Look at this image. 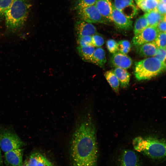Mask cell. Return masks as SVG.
Returning <instances> with one entry per match:
<instances>
[{"instance_id":"cell-1","label":"cell","mask_w":166,"mask_h":166,"mask_svg":"<svg viewBox=\"0 0 166 166\" xmlns=\"http://www.w3.org/2000/svg\"><path fill=\"white\" fill-rule=\"evenodd\" d=\"M98 150L95 127L82 124L74 128L69 141L71 166H96Z\"/></svg>"},{"instance_id":"cell-2","label":"cell","mask_w":166,"mask_h":166,"mask_svg":"<svg viewBox=\"0 0 166 166\" xmlns=\"http://www.w3.org/2000/svg\"><path fill=\"white\" fill-rule=\"evenodd\" d=\"M31 6L30 0H14L4 14L7 30L15 31L23 26L27 19Z\"/></svg>"},{"instance_id":"cell-3","label":"cell","mask_w":166,"mask_h":166,"mask_svg":"<svg viewBox=\"0 0 166 166\" xmlns=\"http://www.w3.org/2000/svg\"><path fill=\"white\" fill-rule=\"evenodd\" d=\"M165 69L166 67L158 59L154 57H149L135 63L134 74L138 81L148 80Z\"/></svg>"},{"instance_id":"cell-4","label":"cell","mask_w":166,"mask_h":166,"mask_svg":"<svg viewBox=\"0 0 166 166\" xmlns=\"http://www.w3.org/2000/svg\"><path fill=\"white\" fill-rule=\"evenodd\" d=\"M24 145V142L12 128L0 125V148L3 152L21 148Z\"/></svg>"},{"instance_id":"cell-5","label":"cell","mask_w":166,"mask_h":166,"mask_svg":"<svg viewBox=\"0 0 166 166\" xmlns=\"http://www.w3.org/2000/svg\"><path fill=\"white\" fill-rule=\"evenodd\" d=\"M146 148L144 151L145 154L154 159H166V142L156 139H147Z\"/></svg>"},{"instance_id":"cell-6","label":"cell","mask_w":166,"mask_h":166,"mask_svg":"<svg viewBox=\"0 0 166 166\" xmlns=\"http://www.w3.org/2000/svg\"><path fill=\"white\" fill-rule=\"evenodd\" d=\"M76 11L77 16L80 20L92 24H105L107 22L101 16L95 5Z\"/></svg>"},{"instance_id":"cell-7","label":"cell","mask_w":166,"mask_h":166,"mask_svg":"<svg viewBox=\"0 0 166 166\" xmlns=\"http://www.w3.org/2000/svg\"><path fill=\"white\" fill-rule=\"evenodd\" d=\"M159 32L156 27L148 26L133 37L132 44L137 46L144 44L155 41Z\"/></svg>"},{"instance_id":"cell-8","label":"cell","mask_w":166,"mask_h":166,"mask_svg":"<svg viewBox=\"0 0 166 166\" xmlns=\"http://www.w3.org/2000/svg\"><path fill=\"white\" fill-rule=\"evenodd\" d=\"M113 5L129 19L133 18L137 13V9L133 0H114Z\"/></svg>"},{"instance_id":"cell-9","label":"cell","mask_w":166,"mask_h":166,"mask_svg":"<svg viewBox=\"0 0 166 166\" xmlns=\"http://www.w3.org/2000/svg\"><path fill=\"white\" fill-rule=\"evenodd\" d=\"M112 22L118 28L123 30H131L132 27V22L113 6L112 15Z\"/></svg>"},{"instance_id":"cell-10","label":"cell","mask_w":166,"mask_h":166,"mask_svg":"<svg viewBox=\"0 0 166 166\" xmlns=\"http://www.w3.org/2000/svg\"><path fill=\"white\" fill-rule=\"evenodd\" d=\"M24 162L26 166H54L44 155L38 151L32 152Z\"/></svg>"},{"instance_id":"cell-11","label":"cell","mask_w":166,"mask_h":166,"mask_svg":"<svg viewBox=\"0 0 166 166\" xmlns=\"http://www.w3.org/2000/svg\"><path fill=\"white\" fill-rule=\"evenodd\" d=\"M24 149L19 148L5 152L4 163L6 166H21L23 164Z\"/></svg>"},{"instance_id":"cell-12","label":"cell","mask_w":166,"mask_h":166,"mask_svg":"<svg viewBox=\"0 0 166 166\" xmlns=\"http://www.w3.org/2000/svg\"><path fill=\"white\" fill-rule=\"evenodd\" d=\"M110 62L111 65L115 68L126 69L131 67L132 61V58L126 54L117 52L113 54Z\"/></svg>"},{"instance_id":"cell-13","label":"cell","mask_w":166,"mask_h":166,"mask_svg":"<svg viewBox=\"0 0 166 166\" xmlns=\"http://www.w3.org/2000/svg\"><path fill=\"white\" fill-rule=\"evenodd\" d=\"M95 5L101 16L107 21L112 22L113 5L110 0H97Z\"/></svg>"},{"instance_id":"cell-14","label":"cell","mask_w":166,"mask_h":166,"mask_svg":"<svg viewBox=\"0 0 166 166\" xmlns=\"http://www.w3.org/2000/svg\"><path fill=\"white\" fill-rule=\"evenodd\" d=\"M74 27L77 37L92 36L97 33L96 28L92 23L80 20L76 22Z\"/></svg>"},{"instance_id":"cell-15","label":"cell","mask_w":166,"mask_h":166,"mask_svg":"<svg viewBox=\"0 0 166 166\" xmlns=\"http://www.w3.org/2000/svg\"><path fill=\"white\" fill-rule=\"evenodd\" d=\"M136 47V52L138 55L142 57H154L158 48L155 41Z\"/></svg>"},{"instance_id":"cell-16","label":"cell","mask_w":166,"mask_h":166,"mask_svg":"<svg viewBox=\"0 0 166 166\" xmlns=\"http://www.w3.org/2000/svg\"><path fill=\"white\" fill-rule=\"evenodd\" d=\"M138 159L135 152L131 150H124L122 153L121 166H138Z\"/></svg>"},{"instance_id":"cell-17","label":"cell","mask_w":166,"mask_h":166,"mask_svg":"<svg viewBox=\"0 0 166 166\" xmlns=\"http://www.w3.org/2000/svg\"><path fill=\"white\" fill-rule=\"evenodd\" d=\"M106 61L105 50L101 47H97L95 49L91 63L103 68Z\"/></svg>"},{"instance_id":"cell-18","label":"cell","mask_w":166,"mask_h":166,"mask_svg":"<svg viewBox=\"0 0 166 166\" xmlns=\"http://www.w3.org/2000/svg\"><path fill=\"white\" fill-rule=\"evenodd\" d=\"M118 79L121 86L126 88L129 85L130 74L126 69L120 68H115L113 70Z\"/></svg>"},{"instance_id":"cell-19","label":"cell","mask_w":166,"mask_h":166,"mask_svg":"<svg viewBox=\"0 0 166 166\" xmlns=\"http://www.w3.org/2000/svg\"><path fill=\"white\" fill-rule=\"evenodd\" d=\"M144 16L147 20L149 26L156 27L158 24L163 20L164 16L156 10L145 13Z\"/></svg>"},{"instance_id":"cell-20","label":"cell","mask_w":166,"mask_h":166,"mask_svg":"<svg viewBox=\"0 0 166 166\" xmlns=\"http://www.w3.org/2000/svg\"><path fill=\"white\" fill-rule=\"evenodd\" d=\"M95 49L93 46H78L77 51L81 58L84 61L91 62Z\"/></svg>"},{"instance_id":"cell-21","label":"cell","mask_w":166,"mask_h":166,"mask_svg":"<svg viewBox=\"0 0 166 166\" xmlns=\"http://www.w3.org/2000/svg\"><path fill=\"white\" fill-rule=\"evenodd\" d=\"M159 0H141L136 4L145 13L156 10Z\"/></svg>"},{"instance_id":"cell-22","label":"cell","mask_w":166,"mask_h":166,"mask_svg":"<svg viewBox=\"0 0 166 166\" xmlns=\"http://www.w3.org/2000/svg\"><path fill=\"white\" fill-rule=\"evenodd\" d=\"M104 76L113 91L118 93L119 91L120 82L113 71L110 70L106 71Z\"/></svg>"},{"instance_id":"cell-23","label":"cell","mask_w":166,"mask_h":166,"mask_svg":"<svg viewBox=\"0 0 166 166\" xmlns=\"http://www.w3.org/2000/svg\"><path fill=\"white\" fill-rule=\"evenodd\" d=\"M148 26L147 20L143 15L141 16L136 20L134 26L133 32L136 35Z\"/></svg>"},{"instance_id":"cell-24","label":"cell","mask_w":166,"mask_h":166,"mask_svg":"<svg viewBox=\"0 0 166 166\" xmlns=\"http://www.w3.org/2000/svg\"><path fill=\"white\" fill-rule=\"evenodd\" d=\"M97 0H73L72 7L77 10L82 8L95 4Z\"/></svg>"},{"instance_id":"cell-25","label":"cell","mask_w":166,"mask_h":166,"mask_svg":"<svg viewBox=\"0 0 166 166\" xmlns=\"http://www.w3.org/2000/svg\"><path fill=\"white\" fill-rule=\"evenodd\" d=\"M147 142L146 140L141 137L135 138L133 141V145L134 149L138 152L144 151L145 150Z\"/></svg>"},{"instance_id":"cell-26","label":"cell","mask_w":166,"mask_h":166,"mask_svg":"<svg viewBox=\"0 0 166 166\" xmlns=\"http://www.w3.org/2000/svg\"><path fill=\"white\" fill-rule=\"evenodd\" d=\"M131 45L127 40H121L117 42V52L127 54L131 49Z\"/></svg>"},{"instance_id":"cell-27","label":"cell","mask_w":166,"mask_h":166,"mask_svg":"<svg viewBox=\"0 0 166 166\" xmlns=\"http://www.w3.org/2000/svg\"><path fill=\"white\" fill-rule=\"evenodd\" d=\"M155 42L158 48L166 49V33L159 32Z\"/></svg>"},{"instance_id":"cell-28","label":"cell","mask_w":166,"mask_h":166,"mask_svg":"<svg viewBox=\"0 0 166 166\" xmlns=\"http://www.w3.org/2000/svg\"><path fill=\"white\" fill-rule=\"evenodd\" d=\"M14 0H0V18L4 17L6 11Z\"/></svg>"},{"instance_id":"cell-29","label":"cell","mask_w":166,"mask_h":166,"mask_svg":"<svg viewBox=\"0 0 166 166\" xmlns=\"http://www.w3.org/2000/svg\"><path fill=\"white\" fill-rule=\"evenodd\" d=\"M92 36L88 35L77 37V42L79 46H93Z\"/></svg>"},{"instance_id":"cell-30","label":"cell","mask_w":166,"mask_h":166,"mask_svg":"<svg viewBox=\"0 0 166 166\" xmlns=\"http://www.w3.org/2000/svg\"><path fill=\"white\" fill-rule=\"evenodd\" d=\"M154 57L158 59L166 67V49L158 48Z\"/></svg>"},{"instance_id":"cell-31","label":"cell","mask_w":166,"mask_h":166,"mask_svg":"<svg viewBox=\"0 0 166 166\" xmlns=\"http://www.w3.org/2000/svg\"><path fill=\"white\" fill-rule=\"evenodd\" d=\"M93 45L97 47H101L104 43V40L103 37L98 33L92 36Z\"/></svg>"},{"instance_id":"cell-32","label":"cell","mask_w":166,"mask_h":166,"mask_svg":"<svg viewBox=\"0 0 166 166\" xmlns=\"http://www.w3.org/2000/svg\"><path fill=\"white\" fill-rule=\"evenodd\" d=\"M106 46L109 52L113 54L117 52V42L114 39H109L106 41Z\"/></svg>"},{"instance_id":"cell-33","label":"cell","mask_w":166,"mask_h":166,"mask_svg":"<svg viewBox=\"0 0 166 166\" xmlns=\"http://www.w3.org/2000/svg\"><path fill=\"white\" fill-rule=\"evenodd\" d=\"M156 10L162 15L166 14V3L159 2Z\"/></svg>"},{"instance_id":"cell-34","label":"cell","mask_w":166,"mask_h":166,"mask_svg":"<svg viewBox=\"0 0 166 166\" xmlns=\"http://www.w3.org/2000/svg\"><path fill=\"white\" fill-rule=\"evenodd\" d=\"M156 27L159 32L166 33V22L163 20L158 24Z\"/></svg>"},{"instance_id":"cell-35","label":"cell","mask_w":166,"mask_h":166,"mask_svg":"<svg viewBox=\"0 0 166 166\" xmlns=\"http://www.w3.org/2000/svg\"><path fill=\"white\" fill-rule=\"evenodd\" d=\"M3 165V160L1 154V149L0 148V166H2Z\"/></svg>"},{"instance_id":"cell-36","label":"cell","mask_w":166,"mask_h":166,"mask_svg":"<svg viewBox=\"0 0 166 166\" xmlns=\"http://www.w3.org/2000/svg\"><path fill=\"white\" fill-rule=\"evenodd\" d=\"M160 2L166 3V0H159Z\"/></svg>"},{"instance_id":"cell-37","label":"cell","mask_w":166,"mask_h":166,"mask_svg":"<svg viewBox=\"0 0 166 166\" xmlns=\"http://www.w3.org/2000/svg\"><path fill=\"white\" fill-rule=\"evenodd\" d=\"M163 20L166 22V14L164 16Z\"/></svg>"},{"instance_id":"cell-38","label":"cell","mask_w":166,"mask_h":166,"mask_svg":"<svg viewBox=\"0 0 166 166\" xmlns=\"http://www.w3.org/2000/svg\"><path fill=\"white\" fill-rule=\"evenodd\" d=\"M21 166H26V164H25V163L24 162L23 163V164H22Z\"/></svg>"},{"instance_id":"cell-39","label":"cell","mask_w":166,"mask_h":166,"mask_svg":"<svg viewBox=\"0 0 166 166\" xmlns=\"http://www.w3.org/2000/svg\"><path fill=\"white\" fill-rule=\"evenodd\" d=\"M134 0L136 2V3L141 0Z\"/></svg>"}]
</instances>
